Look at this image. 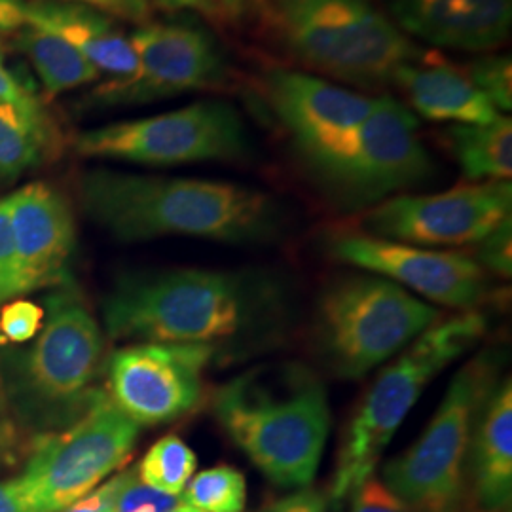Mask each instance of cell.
<instances>
[{"instance_id": "38", "label": "cell", "mask_w": 512, "mask_h": 512, "mask_svg": "<svg viewBox=\"0 0 512 512\" xmlns=\"http://www.w3.org/2000/svg\"><path fill=\"white\" fill-rule=\"evenodd\" d=\"M27 0H0V33L12 35L27 25L25 18Z\"/></svg>"}, {"instance_id": "37", "label": "cell", "mask_w": 512, "mask_h": 512, "mask_svg": "<svg viewBox=\"0 0 512 512\" xmlns=\"http://www.w3.org/2000/svg\"><path fill=\"white\" fill-rule=\"evenodd\" d=\"M0 101H10L18 105H37L40 103L35 93L29 92L25 86H21L18 78L0 63Z\"/></svg>"}, {"instance_id": "33", "label": "cell", "mask_w": 512, "mask_h": 512, "mask_svg": "<svg viewBox=\"0 0 512 512\" xmlns=\"http://www.w3.org/2000/svg\"><path fill=\"white\" fill-rule=\"evenodd\" d=\"M128 478V471L110 478L107 484L97 488L93 494L78 499L71 507L59 512H116V501Z\"/></svg>"}, {"instance_id": "13", "label": "cell", "mask_w": 512, "mask_h": 512, "mask_svg": "<svg viewBox=\"0 0 512 512\" xmlns=\"http://www.w3.org/2000/svg\"><path fill=\"white\" fill-rule=\"evenodd\" d=\"M511 181L465 184L429 196H395L365 217L368 236L418 247L480 243L512 217Z\"/></svg>"}, {"instance_id": "8", "label": "cell", "mask_w": 512, "mask_h": 512, "mask_svg": "<svg viewBox=\"0 0 512 512\" xmlns=\"http://www.w3.org/2000/svg\"><path fill=\"white\" fill-rule=\"evenodd\" d=\"M308 165L330 198L363 209L425 183L433 162L418 135V118L399 99L384 93L342 147Z\"/></svg>"}, {"instance_id": "32", "label": "cell", "mask_w": 512, "mask_h": 512, "mask_svg": "<svg viewBox=\"0 0 512 512\" xmlns=\"http://www.w3.org/2000/svg\"><path fill=\"white\" fill-rule=\"evenodd\" d=\"M480 262L505 277L512 274V217L503 220L494 232L480 241Z\"/></svg>"}, {"instance_id": "39", "label": "cell", "mask_w": 512, "mask_h": 512, "mask_svg": "<svg viewBox=\"0 0 512 512\" xmlns=\"http://www.w3.org/2000/svg\"><path fill=\"white\" fill-rule=\"evenodd\" d=\"M0 512H33L21 490L18 476L0 482Z\"/></svg>"}, {"instance_id": "26", "label": "cell", "mask_w": 512, "mask_h": 512, "mask_svg": "<svg viewBox=\"0 0 512 512\" xmlns=\"http://www.w3.org/2000/svg\"><path fill=\"white\" fill-rule=\"evenodd\" d=\"M181 503L203 512H243L247 482L236 467L219 465L190 478Z\"/></svg>"}, {"instance_id": "24", "label": "cell", "mask_w": 512, "mask_h": 512, "mask_svg": "<svg viewBox=\"0 0 512 512\" xmlns=\"http://www.w3.org/2000/svg\"><path fill=\"white\" fill-rule=\"evenodd\" d=\"M18 48L29 57L50 95L76 90L101 78L92 63L69 42L37 25H25L19 31Z\"/></svg>"}, {"instance_id": "1", "label": "cell", "mask_w": 512, "mask_h": 512, "mask_svg": "<svg viewBox=\"0 0 512 512\" xmlns=\"http://www.w3.org/2000/svg\"><path fill=\"white\" fill-rule=\"evenodd\" d=\"M84 211L120 241L164 236L232 245L264 243L283 230L274 198L253 186L92 169L80 179Z\"/></svg>"}, {"instance_id": "3", "label": "cell", "mask_w": 512, "mask_h": 512, "mask_svg": "<svg viewBox=\"0 0 512 512\" xmlns=\"http://www.w3.org/2000/svg\"><path fill=\"white\" fill-rule=\"evenodd\" d=\"M213 410L220 427L277 486L308 488L330 429L323 382L306 366L253 368L222 385Z\"/></svg>"}, {"instance_id": "16", "label": "cell", "mask_w": 512, "mask_h": 512, "mask_svg": "<svg viewBox=\"0 0 512 512\" xmlns=\"http://www.w3.org/2000/svg\"><path fill=\"white\" fill-rule=\"evenodd\" d=\"M266 97L304 164L342 147L361 128L376 101L319 76L287 69L268 73Z\"/></svg>"}, {"instance_id": "10", "label": "cell", "mask_w": 512, "mask_h": 512, "mask_svg": "<svg viewBox=\"0 0 512 512\" xmlns=\"http://www.w3.org/2000/svg\"><path fill=\"white\" fill-rule=\"evenodd\" d=\"M74 150L86 158L173 167L245 158L251 152V137L232 103L207 99L82 131L74 139Z\"/></svg>"}, {"instance_id": "35", "label": "cell", "mask_w": 512, "mask_h": 512, "mask_svg": "<svg viewBox=\"0 0 512 512\" xmlns=\"http://www.w3.org/2000/svg\"><path fill=\"white\" fill-rule=\"evenodd\" d=\"M167 12H196L205 18L220 19L226 14L224 0H150Z\"/></svg>"}, {"instance_id": "41", "label": "cell", "mask_w": 512, "mask_h": 512, "mask_svg": "<svg viewBox=\"0 0 512 512\" xmlns=\"http://www.w3.org/2000/svg\"><path fill=\"white\" fill-rule=\"evenodd\" d=\"M171 512H203L200 509H194V507H190V505H186V503H179L175 509Z\"/></svg>"}, {"instance_id": "40", "label": "cell", "mask_w": 512, "mask_h": 512, "mask_svg": "<svg viewBox=\"0 0 512 512\" xmlns=\"http://www.w3.org/2000/svg\"><path fill=\"white\" fill-rule=\"evenodd\" d=\"M224 4H226V14L238 18L241 14H245L251 0H224Z\"/></svg>"}, {"instance_id": "36", "label": "cell", "mask_w": 512, "mask_h": 512, "mask_svg": "<svg viewBox=\"0 0 512 512\" xmlns=\"http://www.w3.org/2000/svg\"><path fill=\"white\" fill-rule=\"evenodd\" d=\"M266 512H325V499L313 490H300L281 499Z\"/></svg>"}, {"instance_id": "14", "label": "cell", "mask_w": 512, "mask_h": 512, "mask_svg": "<svg viewBox=\"0 0 512 512\" xmlns=\"http://www.w3.org/2000/svg\"><path fill=\"white\" fill-rule=\"evenodd\" d=\"M217 349L207 344L139 342L109 359V395L141 425L177 420L200 403L203 372Z\"/></svg>"}, {"instance_id": "34", "label": "cell", "mask_w": 512, "mask_h": 512, "mask_svg": "<svg viewBox=\"0 0 512 512\" xmlns=\"http://www.w3.org/2000/svg\"><path fill=\"white\" fill-rule=\"evenodd\" d=\"M93 8L105 16L128 19V21H147L150 16V0H65Z\"/></svg>"}, {"instance_id": "17", "label": "cell", "mask_w": 512, "mask_h": 512, "mask_svg": "<svg viewBox=\"0 0 512 512\" xmlns=\"http://www.w3.org/2000/svg\"><path fill=\"white\" fill-rule=\"evenodd\" d=\"M18 258L19 294L69 283L76 247L71 203L46 183H31L6 198Z\"/></svg>"}, {"instance_id": "6", "label": "cell", "mask_w": 512, "mask_h": 512, "mask_svg": "<svg viewBox=\"0 0 512 512\" xmlns=\"http://www.w3.org/2000/svg\"><path fill=\"white\" fill-rule=\"evenodd\" d=\"M484 332L486 317L478 311H465L446 321H437L395 363L382 370L349 423L332 484L336 501L374 475L389 440L420 401L425 387L446 366L473 348Z\"/></svg>"}, {"instance_id": "22", "label": "cell", "mask_w": 512, "mask_h": 512, "mask_svg": "<svg viewBox=\"0 0 512 512\" xmlns=\"http://www.w3.org/2000/svg\"><path fill=\"white\" fill-rule=\"evenodd\" d=\"M54 122L44 107L0 101V181H16L55 150Z\"/></svg>"}, {"instance_id": "7", "label": "cell", "mask_w": 512, "mask_h": 512, "mask_svg": "<svg viewBox=\"0 0 512 512\" xmlns=\"http://www.w3.org/2000/svg\"><path fill=\"white\" fill-rule=\"evenodd\" d=\"M439 319V310L385 277L349 275L321 296L317 340L330 370L357 380L408 348Z\"/></svg>"}, {"instance_id": "20", "label": "cell", "mask_w": 512, "mask_h": 512, "mask_svg": "<svg viewBox=\"0 0 512 512\" xmlns=\"http://www.w3.org/2000/svg\"><path fill=\"white\" fill-rule=\"evenodd\" d=\"M393 86L403 92L412 109L433 122L484 126L503 116L465 74L439 61L437 55L404 65L395 74Z\"/></svg>"}, {"instance_id": "2", "label": "cell", "mask_w": 512, "mask_h": 512, "mask_svg": "<svg viewBox=\"0 0 512 512\" xmlns=\"http://www.w3.org/2000/svg\"><path fill=\"white\" fill-rule=\"evenodd\" d=\"M281 289L262 274L171 270L122 279L103 304L112 340L207 344L253 336L277 323Z\"/></svg>"}, {"instance_id": "42", "label": "cell", "mask_w": 512, "mask_h": 512, "mask_svg": "<svg viewBox=\"0 0 512 512\" xmlns=\"http://www.w3.org/2000/svg\"><path fill=\"white\" fill-rule=\"evenodd\" d=\"M4 61V46H2V40H0V63Z\"/></svg>"}, {"instance_id": "4", "label": "cell", "mask_w": 512, "mask_h": 512, "mask_svg": "<svg viewBox=\"0 0 512 512\" xmlns=\"http://www.w3.org/2000/svg\"><path fill=\"white\" fill-rule=\"evenodd\" d=\"M275 33L302 65L363 90L393 84L421 50L370 0H270Z\"/></svg>"}, {"instance_id": "18", "label": "cell", "mask_w": 512, "mask_h": 512, "mask_svg": "<svg viewBox=\"0 0 512 512\" xmlns=\"http://www.w3.org/2000/svg\"><path fill=\"white\" fill-rule=\"evenodd\" d=\"M391 21L427 44L490 52L511 33L512 0H389Z\"/></svg>"}, {"instance_id": "23", "label": "cell", "mask_w": 512, "mask_h": 512, "mask_svg": "<svg viewBox=\"0 0 512 512\" xmlns=\"http://www.w3.org/2000/svg\"><path fill=\"white\" fill-rule=\"evenodd\" d=\"M465 179L473 183L509 181L512 175V122L499 116L492 124H456L446 131Z\"/></svg>"}, {"instance_id": "28", "label": "cell", "mask_w": 512, "mask_h": 512, "mask_svg": "<svg viewBox=\"0 0 512 512\" xmlns=\"http://www.w3.org/2000/svg\"><path fill=\"white\" fill-rule=\"evenodd\" d=\"M44 310L27 300H16L0 311V342L23 344L37 336Z\"/></svg>"}, {"instance_id": "21", "label": "cell", "mask_w": 512, "mask_h": 512, "mask_svg": "<svg viewBox=\"0 0 512 512\" xmlns=\"http://www.w3.org/2000/svg\"><path fill=\"white\" fill-rule=\"evenodd\" d=\"M471 476L480 507L486 512L511 509L512 384L501 380L482 404L469 446Z\"/></svg>"}, {"instance_id": "11", "label": "cell", "mask_w": 512, "mask_h": 512, "mask_svg": "<svg viewBox=\"0 0 512 512\" xmlns=\"http://www.w3.org/2000/svg\"><path fill=\"white\" fill-rule=\"evenodd\" d=\"M139 439V425L107 393L93 391L76 420L38 442L18 476L33 512H59L120 469Z\"/></svg>"}, {"instance_id": "25", "label": "cell", "mask_w": 512, "mask_h": 512, "mask_svg": "<svg viewBox=\"0 0 512 512\" xmlns=\"http://www.w3.org/2000/svg\"><path fill=\"white\" fill-rule=\"evenodd\" d=\"M196 465L198 458L194 450L183 439L167 435L148 450L137 473L148 488L179 497L196 473Z\"/></svg>"}, {"instance_id": "19", "label": "cell", "mask_w": 512, "mask_h": 512, "mask_svg": "<svg viewBox=\"0 0 512 512\" xmlns=\"http://www.w3.org/2000/svg\"><path fill=\"white\" fill-rule=\"evenodd\" d=\"M27 25L52 31L84 55L107 82H126L137 71L128 35L93 8L65 0H27Z\"/></svg>"}, {"instance_id": "29", "label": "cell", "mask_w": 512, "mask_h": 512, "mask_svg": "<svg viewBox=\"0 0 512 512\" xmlns=\"http://www.w3.org/2000/svg\"><path fill=\"white\" fill-rule=\"evenodd\" d=\"M179 503V497L160 494L145 486L139 480V473L131 469L118 495L116 512H171Z\"/></svg>"}, {"instance_id": "12", "label": "cell", "mask_w": 512, "mask_h": 512, "mask_svg": "<svg viewBox=\"0 0 512 512\" xmlns=\"http://www.w3.org/2000/svg\"><path fill=\"white\" fill-rule=\"evenodd\" d=\"M137 71L126 82H105L90 93L93 107L145 105L217 88L228 63L211 33L188 23H147L129 35Z\"/></svg>"}, {"instance_id": "9", "label": "cell", "mask_w": 512, "mask_h": 512, "mask_svg": "<svg viewBox=\"0 0 512 512\" xmlns=\"http://www.w3.org/2000/svg\"><path fill=\"white\" fill-rule=\"evenodd\" d=\"M495 384V365L488 355L463 366L418 442L385 463V486L421 512H454L476 420Z\"/></svg>"}, {"instance_id": "43", "label": "cell", "mask_w": 512, "mask_h": 512, "mask_svg": "<svg viewBox=\"0 0 512 512\" xmlns=\"http://www.w3.org/2000/svg\"><path fill=\"white\" fill-rule=\"evenodd\" d=\"M4 406V397H2V387H0V408Z\"/></svg>"}, {"instance_id": "31", "label": "cell", "mask_w": 512, "mask_h": 512, "mask_svg": "<svg viewBox=\"0 0 512 512\" xmlns=\"http://www.w3.org/2000/svg\"><path fill=\"white\" fill-rule=\"evenodd\" d=\"M18 258L6 198L0 200V306L18 296Z\"/></svg>"}, {"instance_id": "15", "label": "cell", "mask_w": 512, "mask_h": 512, "mask_svg": "<svg viewBox=\"0 0 512 512\" xmlns=\"http://www.w3.org/2000/svg\"><path fill=\"white\" fill-rule=\"evenodd\" d=\"M330 249L338 260L382 275L442 306L473 308L486 291L480 264L461 253L431 251L368 234L336 238Z\"/></svg>"}, {"instance_id": "30", "label": "cell", "mask_w": 512, "mask_h": 512, "mask_svg": "<svg viewBox=\"0 0 512 512\" xmlns=\"http://www.w3.org/2000/svg\"><path fill=\"white\" fill-rule=\"evenodd\" d=\"M351 512H421L391 492L376 476H368L351 492Z\"/></svg>"}, {"instance_id": "27", "label": "cell", "mask_w": 512, "mask_h": 512, "mask_svg": "<svg viewBox=\"0 0 512 512\" xmlns=\"http://www.w3.org/2000/svg\"><path fill=\"white\" fill-rule=\"evenodd\" d=\"M463 74L499 112L512 109V63L509 55H484L471 61Z\"/></svg>"}, {"instance_id": "5", "label": "cell", "mask_w": 512, "mask_h": 512, "mask_svg": "<svg viewBox=\"0 0 512 512\" xmlns=\"http://www.w3.org/2000/svg\"><path fill=\"white\" fill-rule=\"evenodd\" d=\"M44 317L35 342L8 361L4 389L21 420L37 429H63L92 399L103 334L69 283L46 298Z\"/></svg>"}]
</instances>
